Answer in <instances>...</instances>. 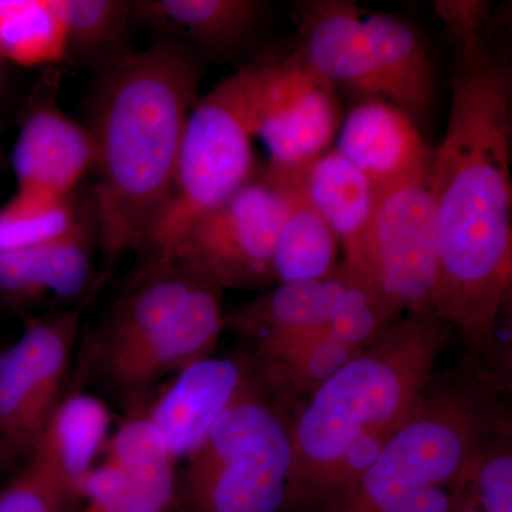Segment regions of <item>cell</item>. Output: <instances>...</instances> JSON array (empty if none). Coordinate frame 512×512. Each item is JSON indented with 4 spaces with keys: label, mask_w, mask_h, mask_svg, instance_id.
Returning a JSON list of instances; mask_svg holds the SVG:
<instances>
[{
    "label": "cell",
    "mask_w": 512,
    "mask_h": 512,
    "mask_svg": "<svg viewBox=\"0 0 512 512\" xmlns=\"http://www.w3.org/2000/svg\"><path fill=\"white\" fill-rule=\"evenodd\" d=\"M207 276L190 259L148 262L146 271L117 303L106 332V356L134 345L167 322Z\"/></svg>",
    "instance_id": "21"
},
{
    "label": "cell",
    "mask_w": 512,
    "mask_h": 512,
    "mask_svg": "<svg viewBox=\"0 0 512 512\" xmlns=\"http://www.w3.org/2000/svg\"><path fill=\"white\" fill-rule=\"evenodd\" d=\"M128 6L133 22L215 55L247 45L269 8L262 0H141Z\"/></svg>",
    "instance_id": "17"
},
{
    "label": "cell",
    "mask_w": 512,
    "mask_h": 512,
    "mask_svg": "<svg viewBox=\"0 0 512 512\" xmlns=\"http://www.w3.org/2000/svg\"><path fill=\"white\" fill-rule=\"evenodd\" d=\"M305 190L338 238L345 254L343 261L365 272L370 232L380 200L375 185L332 148L306 171Z\"/></svg>",
    "instance_id": "18"
},
{
    "label": "cell",
    "mask_w": 512,
    "mask_h": 512,
    "mask_svg": "<svg viewBox=\"0 0 512 512\" xmlns=\"http://www.w3.org/2000/svg\"><path fill=\"white\" fill-rule=\"evenodd\" d=\"M174 494L127 476L104 461L84 484L80 512H164Z\"/></svg>",
    "instance_id": "29"
},
{
    "label": "cell",
    "mask_w": 512,
    "mask_h": 512,
    "mask_svg": "<svg viewBox=\"0 0 512 512\" xmlns=\"http://www.w3.org/2000/svg\"><path fill=\"white\" fill-rule=\"evenodd\" d=\"M363 16L365 10L348 0L296 3V42L312 66L336 89L349 90L362 99H384Z\"/></svg>",
    "instance_id": "14"
},
{
    "label": "cell",
    "mask_w": 512,
    "mask_h": 512,
    "mask_svg": "<svg viewBox=\"0 0 512 512\" xmlns=\"http://www.w3.org/2000/svg\"><path fill=\"white\" fill-rule=\"evenodd\" d=\"M343 120L338 89L312 66L298 42L268 49L254 107V134L269 167L305 175L336 140Z\"/></svg>",
    "instance_id": "8"
},
{
    "label": "cell",
    "mask_w": 512,
    "mask_h": 512,
    "mask_svg": "<svg viewBox=\"0 0 512 512\" xmlns=\"http://www.w3.org/2000/svg\"><path fill=\"white\" fill-rule=\"evenodd\" d=\"M457 512H484V511L480 510V508L473 507V508H464V510H460Z\"/></svg>",
    "instance_id": "34"
},
{
    "label": "cell",
    "mask_w": 512,
    "mask_h": 512,
    "mask_svg": "<svg viewBox=\"0 0 512 512\" xmlns=\"http://www.w3.org/2000/svg\"><path fill=\"white\" fill-rule=\"evenodd\" d=\"M247 383L235 360L205 357L178 372L146 416L175 461L190 458Z\"/></svg>",
    "instance_id": "13"
},
{
    "label": "cell",
    "mask_w": 512,
    "mask_h": 512,
    "mask_svg": "<svg viewBox=\"0 0 512 512\" xmlns=\"http://www.w3.org/2000/svg\"><path fill=\"white\" fill-rule=\"evenodd\" d=\"M404 312L375 278L346 261L333 269V295L323 328L333 338L366 349L386 335Z\"/></svg>",
    "instance_id": "23"
},
{
    "label": "cell",
    "mask_w": 512,
    "mask_h": 512,
    "mask_svg": "<svg viewBox=\"0 0 512 512\" xmlns=\"http://www.w3.org/2000/svg\"><path fill=\"white\" fill-rule=\"evenodd\" d=\"M434 10L456 46V55H474L488 45L487 32L493 18L487 0H439Z\"/></svg>",
    "instance_id": "31"
},
{
    "label": "cell",
    "mask_w": 512,
    "mask_h": 512,
    "mask_svg": "<svg viewBox=\"0 0 512 512\" xmlns=\"http://www.w3.org/2000/svg\"><path fill=\"white\" fill-rule=\"evenodd\" d=\"M365 272L404 315L433 313L439 229L429 183L402 185L380 195Z\"/></svg>",
    "instance_id": "9"
},
{
    "label": "cell",
    "mask_w": 512,
    "mask_h": 512,
    "mask_svg": "<svg viewBox=\"0 0 512 512\" xmlns=\"http://www.w3.org/2000/svg\"><path fill=\"white\" fill-rule=\"evenodd\" d=\"M94 163L87 127L70 119L55 101H42L29 110L12 153L18 191L72 197Z\"/></svg>",
    "instance_id": "15"
},
{
    "label": "cell",
    "mask_w": 512,
    "mask_h": 512,
    "mask_svg": "<svg viewBox=\"0 0 512 512\" xmlns=\"http://www.w3.org/2000/svg\"><path fill=\"white\" fill-rule=\"evenodd\" d=\"M429 190L439 229L433 313L484 350L512 285V67L490 45L456 55Z\"/></svg>",
    "instance_id": "1"
},
{
    "label": "cell",
    "mask_w": 512,
    "mask_h": 512,
    "mask_svg": "<svg viewBox=\"0 0 512 512\" xmlns=\"http://www.w3.org/2000/svg\"><path fill=\"white\" fill-rule=\"evenodd\" d=\"M109 407L92 394L60 399L33 446L30 463L39 468L70 501L82 500L84 484L107 446Z\"/></svg>",
    "instance_id": "16"
},
{
    "label": "cell",
    "mask_w": 512,
    "mask_h": 512,
    "mask_svg": "<svg viewBox=\"0 0 512 512\" xmlns=\"http://www.w3.org/2000/svg\"><path fill=\"white\" fill-rule=\"evenodd\" d=\"M69 498L36 466H29L0 490V512H66Z\"/></svg>",
    "instance_id": "32"
},
{
    "label": "cell",
    "mask_w": 512,
    "mask_h": 512,
    "mask_svg": "<svg viewBox=\"0 0 512 512\" xmlns=\"http://www.w3.org/2000/svg\"><path fill=\"white\" fill-rule=\"evenodd\" d=\"M204 73V56L173 37L97 72L87 130L96 153L92 215L107 261L147 248Z\"/></svg>",
    "instance_id": "2"
},
{
    "label": "cell",
    "mask_w": 512,
    "mask_h": 512,
    "mask_svg": "<svg viewBox=\"0 0 512 512\" xmlns=\"http://www.w3.org/2000/svg\"><path fill=\"white\" fill-rule=\"evenodd\" d=\"M93 215L69 237L40 247L0 252V293L20 301L73 299L92 278Z\"/></svg>",
    "instance_id": "20"
},
{
    "label": "cell",
    "mask_w": 512,
    "mask_h": 512,
    "mask_svg": "<svg viewBox=\"0 0 512 512\" xmlns=\"http://www.w3.org/2000/svg\"><path fill=\"white\" fill-rule=\"evenodd\" d=\"M0 163H2V153H0Z\"/></svg>",
    "instance_id": "35"
},
{
    "label": "cell",
    "mask_w": 512,
    "mask_h": 512,
    "mask_svg": "<svg viewBox=\"0 0 512 512\" xmlns=\"http://www.w3.org/2000/svg\"><path fill=\"white\" fill-rule=\"evenodd\" d=\"M268 49L218 83L192 107L185 124L174 187L147 251L148 262L171 261L198 221L254 177V107Z\"/></svg>",
    "instance_id": "5"
},
{
    "label": "cell",
    "mask_w": 512,
    "mask_h": 512,
    "mask_svg": "<svg viewBox=\"0 0 512 512\" xmlns=\"http://www.w3.org/2000/svg\"><path fill=\"white\" fill-rule=\"evenodd\" d=\"M340 156L355 165L379 194L412 183H429L434 150L416 121L384 99H360L336 136Z\"/></svg>",
    "instance_id": "11"
},
{
    "label": "cell",
    "mask_w": 512,
    "mask_h": 512,
    "mask_svg": "<svg viewBox=\"0 0 512 512\" xmlns=\"http://www.w3.org/2000/svg\"><path fill=\"white\" fill-rule=\"evenodd\" d=\"M6 63L5 60L0 57V93H2L3 86H5V79H6V69H5Z\"/></svg>",
    "instance_id": "33"
},
{
    "label": "cell",
    "mask_w": 512,
    "mask_h": 512,
    "mask_svg": "<svg viewBox=\"0 0 512 512\" xmlns=\"http://www.w3.org/2000/svg\"><path fill=\"white\" fill-rule=\"evenodd\" d=\"M66 28L56 0H0V57L39 67L66 59Z\"/></svg>",
    "instance_id": "27"
},
{
    "label": "cell",
    "mask_w": 512,
    "mask_h": 512,
    "mask_svg": "<svg viewBox=\"0 0 512 512\" xmlns=\"http://www.w3.org/2000/svg\"><path fill=\"white\" fill-rule=\"evenodd\" d=\"M305 175L258 168L244 187L195 224L175 258L190 259L222 289L271 284L279 232Z\"/></svg>",
    "instance_id": "7"
},
{
    "label": "cell",
    "mask_w": 512,
    "mask_h": 512,
    "mask_svg": "<svg viewBox=\"0 0 512 512\" xmlns=\"http://www.w3.org/2000/svg\"><path fill=\"white\" fill-rule=\"evenodd\" d=\"M292 471L291 427L248 380L188 458L185 503L191 512H279Z\"/></svg>",
    "instance_id": "6"
},
{
    "label": "cell",
    "mask_w": 512,
    "mask_h": 512,
    "mask_svg": "<svg viewBox=\"0 0 512 512\" xmlns=\"http://www.w3.org/2000/svg\"><path fill=\"white\" fill-rule=\"evenodd\" d=\"M76 332L74 313L49 316L0 353V440L10 450L30 453L59 404Z\"/></svg>",
    "instance_id": "10"
},
{
    "label": "cell",
    "mask_w": 512,
    "mask_h": 512,
    "mask_svg": "<svg viewBox=\"0 0 512 512\" xmlns=\"http://www.w3.org/2000/svg\"><path fill=\"white\" fill-rule=\"evenodd\" d=\"M92 217L72 197L18 191L0 208V252L19 251L69 237Z\"/></svg>",
    "instance_id": "28"
},
{
    "label": "cell",
    "mask_w": 512,
    "mask_h": 512,
    "mask_svg": "<svg viewBox=\"0 0 512 512\" xmlns=\"http://www.w3.org/2000/svg\"><path fill=\"white\" fill-rule=\"evenodd\" d=\"M338 238L309 201L305 180L293 191L274 255L275 281H311L338 265Z\"/></svg>",
    "instance_id": "26"
},
{
    "label": "cell",
    "mask_w": 512,
    "mask_h": 512,
    "mask_svg": "<svg viewBox=\"0 0 512 512\" xmlns=\"http://www.w3.org/2000/svg\"><path fill=\"white\" fill-rule=\"evenodd\" d=\"M450 325L434 313L404 315L309 396L291 427L288 503H313L323 480L360 440L393 434L434 377Z\"/></svg>",
    "instance_id": "3"
},
{
    "label": "cell",
    "mask_w": 512,
    "mask_h": 512,
    "mask_svg": "<svg viewBox=\"0 0 512 512\" xmlns=\"http://www.w3.org/2000/svg\"><path fill=\"white\" fill-rule=\"evenodd\" d=\"M485 375L437 382L352 488L322 512H453L450 487L471 483L478 458L501 429Z\"/></svg>",
    "instance_id": "4"
},
{
    "label": "cell",
    "mask_w": 512,
    "mask_h": 512,
    "mask_svg": "<svg viewBox=\"0 0 512 512\" xmlns=\"http://www.w3.org/2000/svg\"><path fill=\"white\" fill-rule=\"evenodd\" d=\"M363 23L382 79L384 99L406 111L417 126L429 120L436 103V72L426 43L404 20L365 12Z\"/></svg>",
    "instance_id": "19"
},
{
    "label": "cell",
    "mask_w": 512,
    "mask_h": 512,
    "mask_svg": "<svg viewBox=\"0 0 512 512\" xmlns=\"http://www.w3.org/2000/svg\"><path fill=\"white\" fill-rule=\"evenodd\" d=\"M66 28V57L97 72L136 55L131 13L123 0H56Z\"/></svg>",
    "instance_id": "25"
},
{
    "label": "cell",
    "mask_w": 512,
    "mask_h": 512,
    "mask_svg": "<svg viewBox=\"0 0 512 512\" xmlns=\"http://www.w3.org/2000/svg\"><path fill=\"white\" fill-rule=\"evenodd\" d=\"M481 510L512 512V451L507 434L495 436L478 458L471 478Z\"/></svg>",
    "instance_id": "30"
},
{
    "label": "cell",
    "mask_w": 512,
    "mask_h": 512,
    "mask_svg": "<svg viewBox=\"0 0 512 512\" xmlns=\"http://www.w3.org/2000/svg\"><path fill=\"white\" fill-rule=\"evenodd\" d=\"M333 295V271L311 281L284 282L225 315V326L256 340L320 328Z\"/></svg>",
    "instance_id": "24"
},
{
    "label": "cell",
    "mask_w": 512,
    "mask_h": 512,
    "mask_svg": "<svg viewBox=\"0 0 512 512\" xmlns=\"http://www.w3.org/2000/svg\"><path fill=\"white\" fill-rule=\"evenodd\" d=\"M362 350L339 342L323 326L258 342L262 376L268 386L309 396Z\"/></svg>",
    "instance_id": "22"
},
{
    "label": "cell",
    "mask_w": 512,
    "mask_h": 512,
    "mask_svg": "<svg viewBox=\"0 0 512 512\" xmlns=\"http://www.w3.org/2000/svg\"><path fill=\"white\" fill-rule=\"evenodd\" d=\"M222 292L204 276L167 322L134 345L106 356L111 377L127 389H140L210 357L225 328Z\"/></svg>",
    "instance_id": "12"
}]
</instances>
